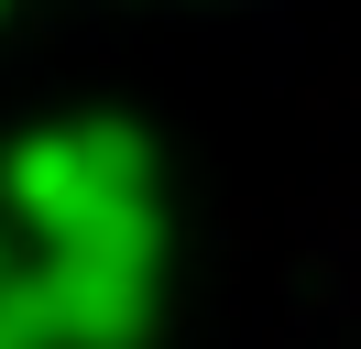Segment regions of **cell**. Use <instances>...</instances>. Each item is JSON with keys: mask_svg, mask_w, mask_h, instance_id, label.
<instances>
[{"mask_svg": "<svg viewBox=\"0 0 361 349\" xmlns=\"http://www.w3.org/2000/svg\"><path fill=\"white\" fill-rule=\"evenodd\" d=\"M0 218H23L44 262H132L154 273V153L132 120L23 131L0 164Z\"/></svg>", "mask_w": 361, "mask_h": 349, "instance_id": "obj_1", "label": "cell"}, {"mask_svg": "<svg viewBox=\"0 0 361 349\" xmlns=\"http://www.w3.org/2000/svg\"><path fill=\"white\" fill-rule=\"evenodd\" d=\"M44 284H55V338H88V349L142 338V317H154L132 262H44Z\"/></svg>", "mask_w": 361, "mask_h": 349, "instance_id": "obj_2", "label": "cell"}, {"mask_svg": "<svg viewBox=\"0 0 361 349\" xmlns=\"http://www.w3.org/2000/svg\"><path fill=\"white\" fill-rule=\"evenodd\" d=\"M0 284H11V273H0Z\"/></svg>", "mask_w": 361, "mask_h": 349, "instance_id": "obj_3", "label": "cell"}]
</instances>
